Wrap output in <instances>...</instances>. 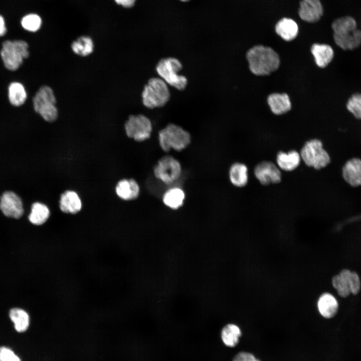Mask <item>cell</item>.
<instances>
[{
  "label": "cell",
  "mask_w": 361,
  "mask_h": 361,
  "mask_svg": "<svg viewBox=\"0 0 361 361\" xmlns=\"http://www.w3.org/2000/svg\"><path fill=\"white\" fill-rule=\"evenodd\" d=\"M249 68L256 76L268 75L279 67L280 59L278 53L270 47L255 45L246 53Z\"/></svg>",
  "instance_id": "cell-1"
},
{
  "label": "cell",
  "mask_w": 361,
  "mask_h": 361,
  "mask_svg": "<svg viewBox=\"0 0 361 361\" xmlns=\"http://www.w3.org/2000/svg\"><path fill=\"white\" fill-rule=\"evenodd\" d=\"M335 44L344 50H353L361 44V31L355 19L344 16L334 20L331 24Z\"/></svg>",
  "instance_id": "cell-2"
},
{
  "label": "cell",
  "mask_w": 361,
  "mask_h": 361,
  "mask_svg": "<svg viewBox=\"0 0 361 361\" xmlns=\"http://www.w3.org/2000/svg\"><path fill=\"white\" fill-rule=\"evenodd\" d=\"M170 97L167 84L160 77L148 79L141 93L142 104L149 109L163 107L169 100Z\"/></svg>",
  "instance_id": "cell-3"
},
{
  "label": "cell",
  "mask_w": 361,
  "mask_h": 361,
  "mask_svg": "<svg viewBox=\"0 0 361 361\" xmlns=\"http://www.w3.org/2000/svg\"><path fill=\"white\" fill-rule=\"evenodd\" d=\"M158 141L164 151L168 152L171 149L181 151L190 144L191 136L180 126L169 123L158 132Z\"/></svg>",
  "instance_id": "cell-4"
},
{
  "label": "cell",
  "mask_w": 361,
  "mask_h": 361,
  "mask_svg": "<svg viewBox=\"0 0 361 361\" xmlns=\"http://www.w3.org/2000/svg\"><path fill=\"white\" fill-rule=\"evenodd\" d=\"M183 68L180 61L174 57L161 59L156 64V71L167 85L179 91L185 90L188 85V79L178 73Z\"/></svg>",
  "instance_id": "cell-5"
},
{
  "label": "cell",
  "mask_w": 361,
  "mask_h": 361,
  "mask_svg": "<svg viewBox=\"0 0 361 361\" xmlns=\"http://www.w3.org/2000/svg\"><path fill=\"white\" fill-rule=\"evenodd\" d=\"M29 54L28 43L22 40L4 41L0 51L4 66L11 71L18 70Z\"/></svg>",
  "instance_id": "cell-6"
},
{
  "label": "cell",
  "mask_w": 361,
  "mask_h": 361,
  "mask_svg": "<svg viewBox=\"0 0 361 361\" xmlns=\"http://www.w3.org/2000/svg\"><path fill=\"white\" fill-rule=\"evenodd\" d=\"M32 101L35 111L44 120L48 122L56 120L58 116L57 100L51 87L48 85L40 87Z\"/></svg>",
  "instance_id": "cell-7"
},
{
  "label": "cell",
  "mask_w": 361,
  "mask_h": 361,
  "mask_svg": "<svg viewBox=\"0 0 361 361\" xmlns=\"http://www.w3.org/2000/svg\"><path fill=\"white\" fill-rule=\"evenodd\" d=\"M299 153L301 160L316 170L326 167L331 162L330 156L323 147L322 142L317 138L306 141Z\"/></svg>",
  "instance_id": "cell-8"
},
{
  "label": "cell",
  "mask_w": 361,
  "mask_h": 361,
  "mask_svg": "<svg viewBox=\"0 0 361 361\" xmlns=\"http://www.w3.org/2000/svg\"><path fill=\"white\" fill-rule=\"evenodd\" d=\"M331 282L337 294L342 298H346L351 294L357 295L361 289L359 276L356 272L348 269H343L333 276Z\"/></svg>",
  "instance_id": "cell-9"
},
{
  "label": "cell",
  "mask_w": 361,
  "mask_h": 361,
  "mask_svg": "<svg viewBox=\"0 0 361 361\" xmlns=\"http://www.w3.org/2000/svg\"><path fill=\"white\" fill-rule=\"evenodd\" d=\"M126 135L136 141L148 139L152 131V124L148 117L142 114L131 115L125 122Z\"/></svg>",
  "instance_id": "cell-10"
},
{
  "label": "cell",
  "mask_w": 361,
  "mask_h": 361,
  "mask_svg": "<svg viewBox=\"0 0 361 361\" xmlns=\"http://www.w3.org/2000/svg\"><path fill=\"white\" fill-rule=\"evenodd\" d=\"M181 173L180 162L171 155H165L160 158L153 168L154 176L167 185L172 184L177 180Z\"/></svg>",
  "instance_id": "cell-11"
},
{
  "label": "cell",
  "mask_w": 361,
  "mask_h": 361,
  "mask_svg": "<svg viewBox=\"0 0 361 361\" xmlns=\"http://www.w3.org/2000/svg\"><path fill=\"white\" fill-rule=\"evenodd\" d=\"M256 178L263 186L277 184L282 179L281 170L271 161L263 160L256 165L254 168Z\"/></svg>",
  "instance_id": "cell-12"
},
{
  "label": "cell",
  "mask_w": 361,
  "mask_h": 361,
  "mask_svg": "<svg viewBox=\"0 0 361 361\" xmlns=\"http://www.w3.org/2000/svg\"><path fill=\"white\" fill-rule=\"evenodd\" d=\"M0 210L4 216L14 219H20L24 213L22 199L12 191L5 192L1 196Z\"/></svg>",
  "instance_id": "cell-13"
},
{
  "label": "cell",
  "mask_w": 361,
  "mask_h": 361,
  "mask_svg": "<svg viewBox=\"0 0 361 361\" xmlns=\"http://www.w3.org/2000/svg\"><path fill=\"white\" fill-rule=\"evenodd\" d=\"M299 18L304 22L314 23L320 20L323 14V8L320 0H300L298 11Z\"/></svg>",
  "instance_id": "cell-14"
},
{
  "label": "cell",
  "mask_w": 361,
  "mask_h": 361,
  "mask_svg": "<svg viewBox=\"0 0 361 361\" xmlns=\"http://www.w3.org/2000/svg\"><path fill=\"white\" fill-rule=\"evenodd\" d=\"M341 175L344 182L350 187H360L361 158L354 157L347 160L342 166Z\"/></svg>",
  "instance_id": "cell-15"
},
{
  "label": "cell",
  "mask_w": 361,
  "mask_h": 361,
  "mask_svg": "<svg viewBox=\"0 0 361 361\" xmlns=\"http://www.w3.org/2000/svg\"><path fill=\"white\" fill-rule=\"evenodd\" d=\"M316 306L318 313L325 319L334 317L337 314L339 304L336 297L329 292H324L318 297Z\"/></svg>",
  "instance_id": "cell-16"
},
{
  "label": "cell",
  "mask_w": 361,
  "mask_h": 361,
  "mask_svg": "<svg viewBox=\"0 0 361 361\" xmlns=\"http://www.w3.org/2000/svg\"><path fill=\"white\" fill-rule=\"evenodd\" d=\"M82 208V200L76 192L66 190L60 195L59 208L62 212L76 214L81 210Z\"/></svg>",
  "instance_id": "cell-17"
},
{
  "label": "cell",
  "mask_w": 361,
  "mask_h": 361,
  "mask_svg": "<svg viewBox=\"0 0 361 361\" xmlns=\"http://www.w3.org/2000/svg\"><path fill=\"white\" fill-rule=\"evenodd\" d=\"M116 195L124 201L136 199L140 193V187L135 179L124 178L119 180L115 188Z\"/></svg>",
  "instance_id": "cell-18"
},
{
  "label": "cell",
  "mask_w": 361,
  "mask_h": 361,
  "mask_svg": "<svg viewBox=\"0 0 361 361\" xmlns=\"http://www.w3.org/2000/svg\"><path fill=\"white\" fill-rule=\"evenodd\" d=\"M301 161L300 153L295 150L279 151L276 157V165L280 170L292 171L296 169Z\"/></svg>",
  "instance_id": "cell-19"
},
{
  "label": "cell",
  "mask_w": 361,
  "mask_h": 361,
  "mask_svg": "<svg viewBox=\"0 0 361 361\" xmlns=\"http://www.w3.org/2000/svg\"><path fill=\"white\" fill-rule=\"evenodd\" d=\"M276 33L283 40L290 42L297 36L299 28L297 23L292 19L284 17L279 20L275 25Z\"/></svg>",
  "instance_id": "cell-20"
},
{
  "label": "cell",
  "mask_w": 361,
  "mask_h": 361,
  "mask_svg": "<svg viewBox=\"0 0 361 361\" xmlns=\"http://www.w3.org/2000/svg\"><path fill=\"white\" fill-rule=\"evenodd\" d=\"M267 103L271 112L277 115L285 114L291 109L289 96L285 93L270 94L267 97Z\"/></svg>",
  "instance_id": "cell-21"
},
{
  "label": "cell",
  "mask_w": 361,
  "mask_h": 361,
  "mask_svg": "<svg viewBox=\"0 0 361 361\" xmlns=\"http://www.w3.org/2000/svg\"><path fill=\"white\" fill-rule=\"evenodd\" d=\"M316 65L321 68L326 67L332 60L334 52L332 47L325 44L314 43L310 48Z\"/></svg>",
  "instance_id": "cell-22"
},
{
  "label": "cell",
  "mask_w": 361,
  "mask_h": 361,
  "mask_svg": "<svg viewBox=\"0 0 361 361\" xmlns=\"http://www.w3.org/2000/svg\"><path fill=\"white\" fill-rule=\"evenodd\" d=\"M229 177L231 184L238 188L246 186L249 180L248 168L244 163L236 162L230 166Z\"/></svg>",
  "instance_id": "cell-23"
},
{
  "label": "cell",
  "mask_w": 361,
  "mask_h": 361,
  "mask_svg": "<svg viewBox=\"0 0 361 361\" xmlns=\"http://www.w3.org/2000/svg\"><path fill=\"white\" fill-rule=\"evenodd\" d=\"M9 317L14 324L15 330L19 333H24L29 328L30 316L28 312L23 308L15 307L9 312Z\"/></svg>",
  "instance_id": "cell-24"
},
{
  "label": "cell",
  "mask_w": 361,
  "mask_h": 361,
  "mask_svg": "<svg viewBox=\"0 0 361 361\" xmlns=\"http://www.w3.org/2000/svg\"><path fill=\"white\" fill-rule=\"evenodd\" d=\"M50 210L46 204L39 202L34 203L28 216L29 222L35 226L44 224L50 216Z\"/></svg>",
  "instance_id": "cell-25"
},
{
  "label": "cell",
  "mask_w": 361,
  "mask_h": 361,
  "mask_svg": "<svg viewBox=\"0 0 361 361\" xmlns=\"http://www.w3.org/2000/svg\"><path fill=\"white\" fill-rule=\"evenodd\" d=\"M185 199L184 191L178 187H173L168 189L162 196V202L168 208L173 210L182 207Z\"/></svg>",
  "instance_id": "cell-26"
},
{
  "label": "cell",
  "mask_w": 361,
  "mask_h": 361,
  "mask_svg": "<svg viewBox=\"0 0 361 361\" xmlns=\"http://www.w3.org/2000/svg\"><path fill=\"white\" fill-rule=\"evenodd\" d=\"M27 93L24 86L18 82H13L8 87V99L11 105L19 107L25 103Z\"/></svg>",
  "instance_id": "cell-27"
},
{
  "label": "cell",
  "mask_w": 361,
  "mask_h": 361,
  "mask_svg": "<svg viewBox=\"0 0 361 361\" xmlns=\"http://www.w3.org/2000/svg\"><path fill=\"white\" fill-rule=\"evenodd\" d=\"M221 335L224 343L228 347H233L238 343L242 331L238 325L229 323L222 328Z\"/></svg>",
  "instance_id": "cell-28"
},
{
  "label": "cell",
  "mask_w": 361,
  "mask_h": 361,
  "mask_svg": "<svg viewBox=\"0 0 361 361\" xmlns=\"http://www.w3.org/2000/svg\"><path fill=\"white\" fill-rule=\"evenodd\" d=\"M72 51L77 55L86 57L90 55L94 50V43L92 39L83 36L73 41L71 45Z\"/></svg>",
  "instance_id": "cell-29"
},
{
  "label": "cell",
  "mask_w": 361,
  "mask_h": 361,
  "mask_svg": "<svg viewBox=\"0 0 361 361\" xmlns=\"http://www.w3.org/2000/svg\"><path fill=\"white\" fill-rule=\"evenodd\" d=\"M21 25L26 30L35 32L39 30L41 28L42 20L39 15L35 14H30L22 18Z\"/></svg>",
  "instance_id": "cell-30"
},
{
  "label": "cell",
  "mask_w": 361,
  "mask_h": 361,
  "mask_svg": "<svg viewBox=\"0 0 361 361\" xmlns=\"http://www.w3.org/2000/svg\"><path fill=\"white\" fill-rule=\"evenodd\" d=\"M346 108L356 118L361 119V94H353L347 101Z\"/></svg>",
  "instance_id": "cell-31"
},
{
  "label": "cell",
  "mask_w": 361,
  "mask_h": 361,
  "mask_svg": "<svg viewBox=\"0 0 361 361\" xmlns=\"http://www.w3.org/2000/svg\"><path fill=\"white\" fill-rule=\"evenodd\" d=\"M0 361H22L21 358L9 347L0 346Z\"/></svg>",
  "instance_id": "cell-32"
},
{
  "label": "cell",
  "mask_w": 361,
  "mask_h": 361,
  "mask_svg": "<svg viewBox=\"0 0 361 361\" xmlns=\"http://www.w3.org/2000/svg\"><path fill=\"white\" fill-rule=\"evenodd\" d=\"M233 361H260L252 353L241 351L238 353L234 357Z\"/></svg>",
  "instance_id": "cell-33"
},
{
  "label": "cell",
  "mask_w": 361,
  "mask_h": 361,
  "mask_svg": "<svg viewBox=\"0 0 361 361\" xmlns=\"http://www.w3.org/2000/svg\"><path fill=\"white\" fill-rule=\"evenodd\" d=\"M115 2L119 5L125 8H131L135 4V0H114Z\"/></svg>",
  "instance_id": "cell-34"
},
{
  "label": "cell",
  "mask_w": 361,
  "mask_h": 361,
  "mask_svg": "<svg viewBox=\"0 0 361 361\" xmlns=\"http://www.w3.org/2000/svg\"><path fill=\"white\" fill-rule=\"evenodd\" d=\"M7 31L4 19L0 15V37L4 36L6 34Z\"/></svg>",
  "instance_id": "cell-35"
},
{
  "label": "cell",
  "mask_w": 361,
  "mask_h": 361,
  "mask_svg": "<svg viewBox=\"0 0 361 361\" xmlns=\"http://www.w3.org/2000/svg\"><path fill=\"white\" fill-rule=\"evenodd\" d=\"M180 1H183V2H187V1H190V0H180Z\"/></svg>",
  "instance_id": "cell-36"
}]
</instances>
